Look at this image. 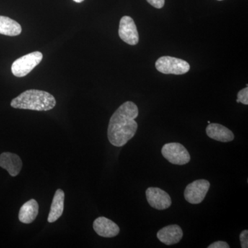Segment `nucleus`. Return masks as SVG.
Wrapping results in <instances>:
<instances>
[{"instance_id":"f257e3e1","label":"nucleus","mask_w":248,"mask_h":248,"mask_svg":"<svg viewBox=\"0 0 248 248\" xmlns=\"http://www.w3.org/2000/svg\"><path fill=\"white\" fill-rule=\"evenodd\" d=\"M139 109L135 103H124L110 117L108 128V138L112 146L122 147L135 136L138 125L135 119Z\"/></svg>"},{"instance_id":"f03ea898","label":"nucleus","mask_w":248,"mask_h":248,"mask_svg":"<svg viewBox=\"0 0 248 248\" xmlns=\"http://www.w3.org/2000/svg\"><path fill=\"white\" fill-rule=\"evenodd\" d=\"M14 108L36 111L52 110L56 106V99L51 94L39 90H28L11 101Z\"/></svg>"},{"instance_id":"7ed1b4c3","label":"nucleus","mask_w":248,"mask_h":248,"mask_svg":"<svg viewBox=\"0 0 248 248\" xmlns=\"http://www.w3.org/2000/svg\"><path fill=\"white\" fill-rule=\"evenodd\" d=\"M43 55L39 51L32 52L17 59L13 63L11 71L17 78H23L30 73L37 65L40 64Z\"/></svg>"},{"instance_id":"20e7f679","label":"nucleus","mask_w":248,"mask_h":248,"mask_svg":"<svg viewBox=\"0 0 248 248\" xmlns=\"http://www.w3.org/2000/svg\"><path fill=\"white\" fill-rule=\"evenodd\" d=\"M156 70L163 74L184 75L190 71V64L182 59L163 56L155 63Z\"/></svg>"},{"instance_id":"39448f33","label":"nucleus","mask_w":248,"mask_h":248,"mask_svg":"<svg viewBox=\"0 0 248 248\" xmlns=\"http://www.w3.org/2000/svg\"><path fill=\"white\" fill-rule=\"evenodd\" d=\"M165 159L175 165L187 164L190 162V155L187 149L179 143H169L165 144L161 149Z\"/></svg>"},{"instance_id":"423d86ee","label":"nucleus","mask_w":248,"mask_h":248,"mask_svg":"<svg viewBox=\"0 0 248 248\" xmlns=\"http://www.w3.org/2000/svg\"><path fill=\"white\" fill-rule=\"evenodd\" d=\"M210 184L205 179H200L191 183L186 186L184 197L187 202L192 204H199L203 202L208 193Z\"/></svg>"},{"instance_id":"0eeeda50","label":"nucleus","mask_w":248,"mask_h":248,"mask_svg":"<svg viewBox=\"0 0 248 248\" xmlns=\"http://www.w3.org/2000/svg\"><path fill=\"white\" fill-rule=\"evenodd\" d=\"M146 195L148 203L156 210H166L172 205V200L169 194L159 187H148Z\"/></svg>"},{"instance_id":"6e6552de","label":"nucleus","mask_w":248,"mask_h":248,"mask_svg":"<svg viewBox=\"0 0 248 248\" xmlns=\"http://www.w3.org/2000/svg\"><path fill=\"white\" fill-rule=\"evenodd\" d=\"M119 35L122 40L129 45L135 46L139 42V33L133 18L124 16L121 19Z\"/></svg>"},{"instance_id":"1a4fd4ad","label":"nucleus","mask_w":248,"mask_h":248,"mask_svg":"<svg viewBox=\"0 0 248 248\" xmlns=\"http://www.w3.org/2000/svg\"><path fill=\"white\" fill-rule=\"evenodd\" d=\"M93 229L99 236L105 238H112L120 233V227L109 218L100 217L93 223Z\"/></svg>"},{"instance_id":"9d476101","label":"nucleus","mask_w":248,"mask_h":248,"mask_svg":"<svg viewBox=\"0 0 248 248\" xmlns=\"http://www.w3.org/2000/svg\"><path fill=\"white\" fill-rule=\"evenodd\" d=\"M183 231L178 225H170L160 230L156 234L158 239L163 244L171 246L177 244L182 240Z\"/></svg>"},{"instance_id":"9b49d317","label":"nucleus","mask_w":248,"mask_h":248,"mask_svg":"<svg viewBox=\"0 0 248 248\" xmlns=\"http://www.w3.org/2000/svg\"><path fill=\"white\" fill-rule=\"evenodd\" d=\"M22 166V159L17 155L8 152L0 155V167L6 170L12 177L19 174Z\"/></svg>"},{"instance_id":"f8f14e48","label":"nucleus","mask_w":248,"mask_h":248,"mask_svg":"<svg viewBox=\"0 0 248 248\" xmlns=\"http://www.w3.org/2000/svg\"><path fill=\"white\" fill-rule=\"evenodd\" d=\"M206 134L209 138L221 142L233 141L234 135L231 130L218 124H209L206 128Z\"/></svg>"},{"instance_id":"ddd939ff","label":"nucleus","mask_w":248,"mask_h":248,"mask_svg":"<svg viewBox=\"0 0 248 248\" xmlns=\"http://www.w3.org/2000/svg\"><path fill=\"white\" fill-rule=\"evenodd\" d=\"M38 213V203L35 200L28 201L19 210V220L23 223L29 224L35 221Z\"/></svg>"},{"instance_id":"4468645a","label":"nucleus","mask_w":248,"mask_h":248,"mask_svg":"<svg viewBox=\"0 0 248 248\" xmlns=\"http://www.w3.org/2000/svg\"><path fill=\"white\" fill-rule=\"evenodd\" d=\"M65 195L63 191L58 189L55 192L52 202L50 213L48 217L49 223H54L62 217L64 206Z\"/></svg>"},{"instance_id":"2eb2a0df","label":"nucleus","mask_w":248,"mask_h":248,"mask_svg":"<svg viewBox=\"0 0 248 248\" xmlns=\"http://www.w3.org/2000/svg\"><path fill=\"white\" fill-rule=\"evenodd\" d=\"M22 32L19 23L5 16H0V34L7 36H17Z\"/></svg>"},{"instance_id":"dca6fc26","label":"nucleus","mask_w":248,"mask_h":248,"mask_svg":"<svg viewBox=\"0 0 248 248\" xmlns=\"http://www.w3.org/2000/svg\"><path fill=\"white\" fill-rule=\"evenodd\" d=\"M236 102L242 103L245 105H248V88L246 87L245 89L240 91L238 93L237 99H236Z\"/></svg>"},{"instance_id":"f3484780","label":"nucleus","mask_w":248,"mask_h":248,"mask_svg":"<svg viewBox=\"0 0 248 248\" xmlns=\"http://www.w3.org/2000/svg\"><path fill=\"white\" fill-rule=\"evenodd\" d=\"M240 241H241V246L242 248H248V231L245 230V231L241 232L240 234Z\"/></svg>"},{"instance_id":"a211bd4d","label":"nucleus","mask_w":248,"mask_h":248,"mask_svg":"<svg viewBox=\"0 0 248 248\" xmlns=\"http://www.w3.org/2000/svg\"><path fill=\"white\" fill-rule=\"evenodd\" d=\"M150 4L156 9H161L164 7L165 0H146Z\"/></svg>"},{"instance_id":"6ab92c4d","label":"nucleus","mask_w":248,"mask_h":248,"mask_svg":"<svg viewBox=\"0 0 248 248\" xmlns=\"http://www.w3.org/2000/svg\"><path fill=\"white\" fill-rule=\"evenodd\" d=\"M208 248H230V246L225 241H218L209 246Z\"/></svg>"},{"instance_id":"aec40b11","label":"nucleus","mask_w":248,"mask_h":248,"mask_svg":"<svg viewBox=\"0 0 248 248\" xmlns=\"http://www.w3.org/2000/svg\"><path fill=\"white\" fill-rule=\"evenodd\" d=\"M73 1H76L77 3H81L84 0H73Z\"/></svg>"},{"instance_id":"412c9836","label":"nucleus","mask_w":248,"mask_h":248,"mask_svg":"<svg viewBox=\"0 0 248 248\" xmlns=\"http://www.w3.org/2000/svg\"><path fill=\"white\" fill-rule=\"evenodd\" d=\"M218 1H222V0H218Z\"/></svg>"}]
</instances>
